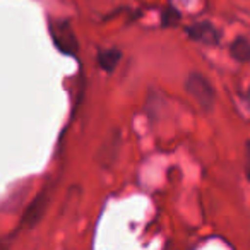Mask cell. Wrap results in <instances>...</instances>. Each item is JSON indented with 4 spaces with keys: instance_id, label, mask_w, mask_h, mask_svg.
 <instances>
[{
    "instance_id": "cell-1",
    "label": "cell",
    "mask_w": 250,
    "mask_h": 250,
    "mask_svg": "<svg viewBox=\"0 0 250 250\" xmlns=\"http://www.w3.org/2000/svg\"><path fill=\"white\" fill-rule=\"evenodd\" d=\"M185 89H187V93L197 101L199 106L204 111H209L214 106V101H216L214 87L211 86V83H209L202 74H199V72L188 74L187 81H185Z\"/></svg>"
},
{
    "instance_id": "cell-2",
    "label": "cell",
    "mask_w": 250,
    "mask_h": 250,
    "mask_svg": "<svg viewBox=\"0 0 250 250\" xmlns=\"http://www.w3.org/2000/svg\"><path fill=\"white\" fill-rule=\"evenodd\" d=\"M50 199H52V184H48L35 199L31 201V204L26 208L24 214L21 218V226L22 228H35L40 221L43 219V216L46 214L48 209Z\"/></svg>"
},
{
    "instance_id": "cell-3",
    "label": "cell",
    "mask_w": 250,
    "mask_h": 250,
    "mask_svg": "<svg viewBox=\"0 0 250 250\" xmlns=\"http://www.w3.org/2000/svg\"><path fill=\"white\" fill-rule=\"evenodd\" d=\"M50 35L55 43V46L65 55H76L79 50V43L72 31V26L69 21H53L50 24Z\"/></svg>"
},
{
    "instance_id": "cell-4",
    "label": "cell",
    "mask_w": 250,
    "mask_h": 250,
    "mask_svg": "<svg viewBox=\"0 0 250 250\" xmlns=\"http://www.w3.org/2000/svg\"><path fill=\"white\" fill-rule=\"evenodd\" d=\"M120 147H122V136H120V130L113 129L110 134L106 136V139L101 143L100 149L96 151L94 154V161L100 165L101 168L108 170L115 165L118 158V153H120Z\"/></svg>"
},
{
    "instance_id": "cell-5",
    "label": "cell",
    "mask_w": 250,
    "mask_h": 250,
    "mask_svg": "<svg viewBox=\"0 0 250 250\" xmlns=\"http://www.w3.org/2000/svg\"><path fill=\"white\" fill-rule=\"evenodd\" d=\"M188 36H190L194 42L204 43V45H218L219 43V31L211 24V22H197V24L190 26L187 29Z\"/></svg>"
},
{
    "instance_id": "cell-6",
    "label": "cell",
    "mask_w": 250,
    "mask_h": 250,
    "mask_svg": "<svg viewBox=\"0 0 250 250\" xmlns=\"http://www.w3.org/2000/svg\"><path fill=\"white\" fill-rule=\"evenodd\" d=\"M120 59H122V53H120V50H117V48H108L98 53V63H100L101 69L106 70V72H113L115 67L120 62Z\"/></svg>"
},
{
    "instance_id": "cell-7",
    "label": "cell",
    "mask_w": 250,
    "mask_h": 250,
    "mask_svg": "<svg viewBox=\"0 0 250 250\" xmlns=\"http://www.w3.org/2000/svg\"><path fill=\"white\" fill-rule=\"evenodd\" d=\"M229 52H231V57L236 62H250V42L247 38H236L231 43Z\"/></svg>"
},
{
    "instance_id": "cell-8",
    "label": "cell",
    "mask_w": 250,
    "mask_h": 250,
    "mask_svg": "<svg viewBox=\"0 0 250 250\" xmlns=\"http://www.w3.org/2000/svg\"><path fill=\"white\" fill-rule=\"evenodd\" d=\"M178 21H180V12H178L175 7H171V5H168V7L163 11L161 24H163L165 28H171V26L178 24Z\"/></svg>"
},
{
    "instance_id": "cell-9",
    "label": "cell",
    "mask_w": 250,
    "mask_h": 250,
    "mask_svg": "<svg viewBox=\"0 0 250 250\" xmlns=\"http://www.w3.org/2000/svg\"><path fill=\"white\" fill-rule=\"evenodd\" d=\"M245 175L250 180V141H247L245 144Z\"/></svg>"
},
{
    "instance_id": "cell-10",
    "label": "cell",
    "mask_w": 250,
    "mask_h": 250,
    "mask_svg": "<svg viewBox=\"0 0 250 250\" xmlns=\"http://www.w3.org/2000/svg\"><path fill=\"white\" fill-rule=\"evenodd\" d=\"M247 101H249V104H250V87H249V91H247Z\"/></svg>"
}]
</instances>
